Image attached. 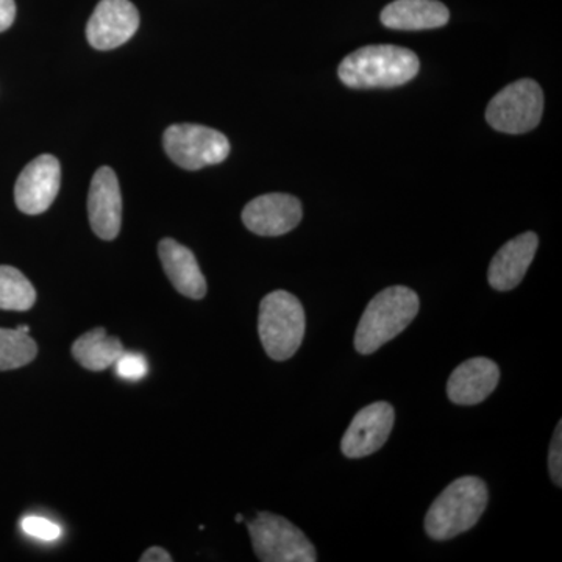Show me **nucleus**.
<instances>
[{"instance_id":"nucleus-1","label":"nucleus","mask_w":562,"mask_h":562,"mask_svg":"<svg viewBox=\"0 0 562 562\" xmlns=\"http://www.w3.org/2000/svg\"><path fill=\"white\" fill-rule=\"evenodd\" d=\"M420 61L413 50L392 44L366 46L351 52L338 68L339 80L351 90L395 88L419 74Z\"/></svg>"},{"instance_id":"nucleus-2","label":"nucleus","mask_w":562,"mask_h":562,"mask_svg":"<svg viewBox=\"0 0 562 562\" xmlns=\"http://www.w3.org/2000/svg\"><path fill=\"white\" fill-rule=\"evenodd\" d=\"M487 501L490 492L479 476L454 480L431 503L425 517V531L435 541L457 538L482 519Z\"/></svg>"},{"instance_id":"nucleus-3","label":"nucleus","mask_w":562,"mask_h":562,"mask_svg":"<svg viewBox=\"0 0 562 562\" xmlns=\"http://www.w3.org/2000/svg\"><path fill=\"white\" fill-rule=\"evenodd\" d=\"M420 310L419 295L406 286H391L366 306L357 333L355 349L361 355L375 353L384 344L401 335Z\"/></svg>"},{"instance_id":"nucleus-4","label":"nucleus","mask_w":562,"mask_h":562,"mask_svg":"<svg viewBox=\"0 0 562 562\" xmlns=\"http://www.w3.org/2000/svg\"><path fill=\"white\" fill-rule=\"evenodd\" d=\"M305 310L288 291H273L261 301L258 333L269 358L286 361L294 357L305 336Z\"/></svg>"},{"instance_id":"nucleus-5","label":"nucleus","mask_w":562,"mask_h":562,"mask_svg":"<svg viewBox=\"0 0 562 562\" xmlns=\"http://www.w3.org/2000/svg\"><path fill=\"white\" fill-rule=\"evenodd\" d=\"M251 546L262 562H316L317 553L301 528L272 513H258L249 524Z\"/></svg>"},{"instance_id":"nucleus-6","label":"nucleus","mask_w":562,"mask_h":562,"mask_svg":"<svg viewBox=\"0 0 562 562\" xmlns=\"http://www.w3.org/2000/svg\"><path fill=\"white\" fill-rule=\"evenodd\" d=\"M543 113V92L538 81L522 79L503 88L490 102L486 121L494 131L522 135L535 131Z\"/></svg>"},{"instance_id":"nucleus-7","label":"nucleus","mask_w":562,"mask_h":562,"mask_svg":"<svg viewBox=\"0 0 562 562\" xmlns=\"http://www.w3.org/2000/svg\"><path fill=\"white\" fill-rule=\"evenodd\" d=\"M162 144L168 157L187 171L220 165L231 154L227 136L205 125H171L166 128Z\"/></svg>"},{"instance_id":"nucleus-8","label":"nucleus","mask_w":562,"mask_h":562,"mask_svg":"<svg viewBox=\"0 0 562 562\" xmlns=\"http://www.w3.org/2000/svg\"><path fill=\"white\" fill-rule=\"evenodd\" d=\"M61 184L60 161L54 155H41L22 169L14 187V201L22 213L35 214L49 210Z\"/></svg>"},{"instance_id":"nucleus-9","label":"nucleus","mask_w":562,"mask_h":562,"mask_svg":"<svg viewBox=\"0 0 562 562\" xmlns=\"http://www.w3.org/2000/svg\"><path fill=\"white\" fill-rule=\"evenodd\" d=\"M395 412L387 402L364 406L353 417L341 441L344 457L364 458L379 452L390 439L394 428Z\"/></svg>"},{"instance_id":"nucleus-10","label":"nucleus","mask_w":562,"mask_h":562,"mask_svg":"<svg viewBox=\"0 0 562 562\" xmlns=\"http://www.w3.org/2000/svg\"><path fill=\"white\" fill-rule=\"evenodd\" d=\"M138 27L139 11L131 0H101L88 21V43L98 50L116 49L127 43Z\"/></svg>"},{"instance_id":"nucleus-11","label":"nucleus","mask_w":562,"mask_h":562,"mask_svg":"<svg viewBox=\"0 0 562 562\" xmlns=\"http://www.w3.org/2000/svg\"><path fill=\"white\" fill-rule=\"evenodd\" d=\"M302 216L301 201L281 192L260 195L243 211L244 225L260 236L286 235L301 224Z\"/></svg>"},{"instance_id":"nucleus-12","label":"nucleus","mask_w":562,"mask_h":562,"mask_svg":"<svg viewBox=\"0 0 562 562\" xmlns=\"http://www.w3.org/2000/svg\"><path fill=\"white\" fill-rule=\"evenodd\" d=\"M88 216L92 232L105 241L117 238L122 224V195L116 173L102 166L92 177L88 194Z\"/></svg>"},{"instance_id":"nucleus-13","label":"nucleus","mask_w":562,"mask_h":562,"mask_svg":"<svg viewBox=\"0 0 562 562\" xmlns=\"http://www.w3.org/2000/svg\"><path fill=\"white\" fill-rule=\"evenodd\" d=\"M501 369L494 361L472 358L454 369L447 383V395L454 405H479L495 391Z\"/></svg>"},{"instance_id":"nucleus-14","label":"nucleus","mask_w":562,"mask_h":562,"mask_svg":"<svg viewBox=\"0 0 562 562\" xmlns=\"http://www.w3.org/2000/svg\"><path fill=\"white\" fill-rule=\"evenodd\" d=\"M538 246V235L532 232L522 233L506 243L492 258L490 271H487L491 286L501 292L519 286L535 260Z\"/></svg>"},{"instance_id":"nucleus-15","label":"nucleus","mask_w":562,"mask_h":562,"mask_svg":"<svg viewBox=\"0 0 562 562\" xmlns=\"http://www.w3.org/2000/svg\"><path fill=\"white\" fill-rule=\"evenodd\" d=\"M158 255H160L166 276L169 277L173 288L181 295L194 299V301L205 297V277H203L194 254L188 247L181 246L171 238H166L158 246Z\"/></svg>"},{"instance_id":"nucleus-16","label":"nucleus","mask_w":562,"mask_h":562,"mask_svg":"<svg viewBox=\"0 0 562 562\" xmlns=\"http://www.w3.org/2000/svg\"><path fill=\"white\" fill-rule=\"evenodd\" d=\"M449 20V9L438 0H394L380 14L384 27L394 31H431Z\"/></svg>"},{"instance_id":"nucleus-17","label":"nucleus","mask_w":562,"mask_h":562,"mask_svg":"<svg viewBox=\"0 0 562 562\" xmlns=\"http://www.w3.org/2000/svg\"><path fill=\"white\" fill-rule=\"evenodd\" d=\"M124 351L121 339L106 335L105 328H94L85 333L72 346V355L77 362L94 372L111 368Z\"/></svg>"},{"instance_id":"nucleus-18","label":"nucleus","mask_w":562,"mask_h":562,"mask_svg":"<svg viewBox=\"0 0 562 562\" xmlns=\"http://www.w3.org/2000/svg\"><path fill=\"white\" fill-rule=\"evenodd\" d=\"M36 302L31 281L16 268L0 266V310L27 312Z\"/></svg>"},{"instance_id":"nucleus-19","label":"nucleus","mask_w":562,"mask_h":562,"mask_svg":"<svg viewBox=\"0 0 562 562\" xmlns=\"http://www.w3.org/2000/svg\"><path fill=\"white\" fill-rule=\"evenodd\" d=\"M38 353V346L31 335L20 330L0 328V372L13 371L27 366Z\"/></svg>"},{"instance_id":"nucleus-20","label":"nucleus","mask_w":562,"mask_h":562,"mask_svg":"<svg viewBox=\"0 0 562 562\" xmlns=\"http://www.w3.org/2000/svg\"><path fill=\"white\" fill-rule=\"evenodd\" d=\"M22 531L40 541L52 542L57 541L61 535L60 525L52 522L46 517L27 516L22 519Z\"/></svg>"},{"instance_id":"nucleus-21","label":"nucleus","mask_w":562,"mask_h":562,"mask_svg":"<svg viewBox=\"0 0 562 562\" xmlns=\"http://www.w3.org/2000/svg\"><path fill=\"white\" fill-rule=\"evenodd\" d=\"M113 366L121 379L132 380V382L143 379L147 373V361L143 355L125 353L124 351Z\"/></svg>"},{"instance_id":"nucleus-22","label":"nucleus","mask_w":562,"mask_h":562,"mask_svg":"<svg viewBox=\"0 0 562 562\" xmlns=\"http://www.w3.org/2000/svg\"><path fill=\"white\" fill-rule=\"evenodd\" d=\"M550 475L558 487L562 486V422L554 430L552 446L549 452Z\"/></svg>"},{"instance_id":"nucleus-23","label":"nucleus","mask_w":562,"mask_h":562,"mask_svg":"<svg viewBox=\"0 0 562 562\" xmlns=\"http://www.w3.org/2000/svg\"><path fill=\"white\" fill-rule=\"evenodd\" d=\"M16 18L14 0H0V32L9 31Z\"/></svg>"},{"instance_id":"nucleus-24","label":"nucleus","mask_w":562,"mask_h":562,"mask_svg":"<svg viewBox=\"0 0 562 562\" xmlns=\"http://www.w3.org/2000/svg\"><path fill=\"white\" fill-rule=\"evenodd\" d=\"M140 562H171V554L166 552L161 547H150L149 550H146V553L139 558Z\"/></svg>"},{"instance_id":"nucleus-25","label":"nucleus","mask_w":562,"mask_h":562,"mask_svg":"<svg viewBox=\"0 0 562 562\" xmlns=\"http://www.w3.org/2000/svg\"><path fill=\"white\" fill-rule=\"evenodd\" d=\"M18 330H20L21 333H25V335H29V331H31V327H29V325H20V327H18Z\"/></svg>"},{"instance_id":"nucleus-26","label":"nucleus","mask_w":562,"mask_h":562,"mask_svg":"<svg viewBox=\"0 0 562 562\" xmlns=\"http://www.w3.org/2000/svg\"><path fill=\"white\" fill-rule=\"evenodd\" d=\"M235 520H236V522L241 524L244 520V517L241 516V514H238V516H236Z\"/></svg>"}]
</instances>
